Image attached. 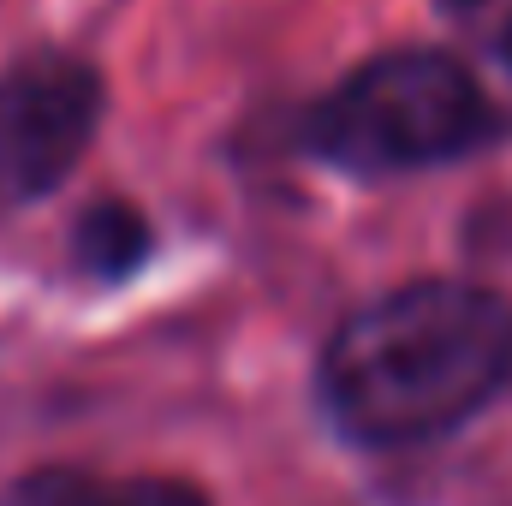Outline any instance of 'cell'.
I'll return each instance as SVG.
<instances>
[{"label":"cell","instance_id":"6da1fadb","mask_svg":"<svg viewBox=\"0 0 512 506\" xmlns=\"http://www.w3.org/2000/svg\"><path fill=\"white\" fill-rule=\"evenodd\" d=\"M512 381V298L411 280L352 310L322 352V405L364 447H417L471 423Z\"/></svg>","mask_w":512,"mask_h":506},{"label":"cell","instance_id":"7a4b0ae2","mask_svg":"<svg viewBox=\"0 0 512 506\" xmlns=\"http://www.w3.org/2000/svg\"><path fill=\"white\" fill-rule=\"evenodd\" d=\"M501 137V108L441 48H393L346 72L304 120L310 155L340 173L387 179L477 155Z\"/></svg>","mask_w":512,"mask_h":506},{"label":"cell","instance_id":"3957f363","mask_svg":"<svg viewBox=\"0 0 512 506\" xmlns=\"http://www.w3.org/2000/svg\"><path fill=\"white\" fill-rule=\"evenodd\" d=\"M102 78L78 54H24L0 72V209L48 197L102 126Z\"/></svg>","mask_w":512,"mask_h":506},{"label":"cell","instance_id":"277c9868","mask_svg":"<svg viewBox=\"0 0 512 506\" xmlns=\"http://www.w3.org/2000/svg\"><path fill=\"white\" fill-rule=\"evenodd\" d=\"M6 506H209L179 477H96V471H30L6 489Z\"/></svg>","mask_w":512,"mask_h":506},{"label":"cell","instance_id":"5b68a950","mask_svg":"<svg viewBox=\"0 0 512 506\" xmlns=\"http://www.w3.org/2000/svg\"><path fill=\"white\" fill-rule=\"evenodd\" d=\"M149 245H155V233H149V221L131 203H96L78 221V233H72V256H78V268L90 280H126V274H137Z\"/></svg>","mask_w":512,"mask_h":506},{"label":"cell","instance_id":"8992f818","mask_svg":"<svg viewBox=\"0 0 512 506\" xmlns=\"http://www.w3.org/2000/svg\"><path fill=\"white\" fill-rule=\"evenodd\" d=\"M501 66H507V72H512V24H507V30H501Z\"/></svg>","mask_w":512,"mask_h":506},{"label":"cell","instance_id":"52a82bcc","mask_svg":"<svg viewBox=\"0 0 512 506\" xmlns=\"http://www.w3.org/2000/svg\"><path fill=\"white\" fill-rule=\"evenodd\" d=\"M441 6H453V12H471V6H483V0H441Z\"/></svg>","mask_w":512,"mask_h":506}]
</instances>
